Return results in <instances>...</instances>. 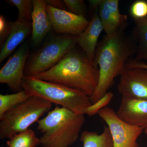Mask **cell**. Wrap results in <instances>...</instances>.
Here are the masks:
<instances>
[{
	"mask_svg": "<svg viewBox=\"0 0 147 147\" xmlns=\"http://www.w3.org/2000/svg\"><path fill=\"white\" fill-rule=\"evenodd\" d=\"M45 1L47 4L55 8L65 10L66 8H67L63 0H46Z\"/></svg>",
	"mask_w": 147,
	"mask_h": 147,
	"instance_id": "26",
	"label": "cell"
},
{
	"mask_svg": "<svg viewBox=\"0 0 147 147\" xmlns=\"http://www.w3.org/2000/svg\"><path fill=\"white\" fill-rule=\"evenodd\" d=\"M22 88L31 96L41 98L79 115L86 114V110L92 104L89 96L79 90L33 76H24Z\"/></svg>",
	"mask_w": 147,
	"mask_h": 147,
	"instance_id": "4",
	"label": "cell"
},
{
	"mask_svg": "<svg viewBox=\"0 0 147 147\" xmlns=\"http://www.w3.org/2000/svg\"><path fill=\"white\" fill-rule=\"evenodd\" d=\"M9 4L17 7L18 18L31 22L33 10V1L32 0H6Z\"/></svg>",
	"mask_w": 147,
	"mask_h": 147,
	"instance_id": "20",
	"label": "cell"
},
{
	"mask_svg": "<svg viewBox=\"0 0 147 147\" xmlns=\"http://www.w3.org/2000/svg\"><path fill=\"white\" fill-rule=\"evenodd\" d=\"M134 21L135 26L131 34L137 42V48L134 59L147 64V17Z\"/></svg>",
	"mask_w": 147,
	"mask_h": 147,
	"instance_id": "16",
	"label": "cell"
},
{
	"mask_svg": "<svg viewBox=\"0 0 147 147\" xmlns=\"http://www.w3.org/2000/svg\"><path fill=\"white\" fill-rule=\"evenodd\" d=\"M46 11L56 34H70L79 36L86 29L90 21L65 10L58 9L47 4Z\"/></svg>",
	"mask_w": 147,
	"mask_h": 147,
	"instance_id": "9",
	"label": "cell"
},
{
	"mask_svg": "<svg viewBox=\"0 0 147 147\" xmlns=\"http://www.w3.org/2000/svg\"><path fill=\"white\" fill-rule=\"evenodd\" d=\"M84 115L56 106L37 122L42 147H69L77 141L85 122Z\"/></svg>",
	"mask_w": 147,
	"mask_h": 147,
	"instance_id": "3",
	"label": "cell"
},
{
	"mask_svg": "<svg viewBox=\"0 0 147 147\" xmlns=\"http://www.w3.org/2000/svg\"><path fill=\"white\" fill-rule=\"evenodd\" d=\"M129 13L134 20L143 19L147 17V1L137 0L131 4Z\"/></svg>",
	"mask_w": 147,
	"mask_h": 147,
	"instance_id": "21",
	"label": "cell"
},
{
	"mask_svg": "<svg viewBox=\"0 0 147 147\" xmlns=\"http://www.w3.org/2000/svg\"><path fill=\"white\" fill-rule=\"evenodd\" d=\"M6 143L9 147H36L40 141L33 130L28 129L14 135Z\"/></svg>",
	"mask_w": 147,
	"mask_h": 147,
	"instance_id": "18",
	"label": "cell"
},
{
	"mask_svg": "<svg viewBox=\"0 0 147 147\" xmlns=\"http://www.w3.org/2000/svg\"><path fill=\"white\" fill-rule=\"evenodd\" d=\"M52 103L38 96H32L5 113L0 118V139H10L26 131L37 122L51 109Z\"/></svg>",
	"mask_w": 147,
	"mask_h": 147,
	"instance_id": "5",
	"label": "cell"
},
{
	"mask_svg": "<svg viewBox=\"0 0 147 147\" xmlns=\"http://www.w3.org/2000/svg\"><path fill=\"white\" fill-rule=\"evenodd\" d=\"M117 89L122 97L147 99V69L125 67Z\"/></svg>",
	"mask_w": 147,
	"mask_h": 147,
	"instance_id": "11",
	"label": "cell"
},
{
	"mask_svg": "<svg viewBox=\"0 0 147 147\" xmlns=\"http://www.w3.org/2000/svg\"><path fill=\"white\" fill-rule=\"evenodd\" d=\"M80 140L83 147H113V139L109 129L104 126L102 133L85 130L82 132Z\"/></svg>",
	"mask_w": 147,
	"mask_h": 147,
	"instance_id": "17",
	"label": "cell"
},
{
	"mask_svg": "<svg viewBox=\"0 0 147 147\" xmlns=\"http://www.w3.org/2000/svg\"><path fill=\"white\" fill-rule=\"evenodd\" d=\"M79 36L55 34L27 60L25 76H33L53 67L69 51L76 47Z\"/></svg>",
	"mask_w": 147,
	"mask_h": 147,
	"instance_id": "6",
	"label": "cell"
},
{
	"mask_svg": "<svg viewBox=\"0 0 147 147\" xmlns=\"http://www.w3.org/2000/svg\"><path fill=\"white\" fill-rule=\"evenodd\" d=\"M145 132L146 134H147V128L146 129H145Z\"/></svg>",
	"mask_w": 147,
	"mask_h": 147,
	"instance_id": "27",
	"label": "cell"
},
{
	"mask_svg": "<svg viewBox=\"0 0 147 147\" xmlns=\"http://www.w3.org/2000/svg\"><path fill=\"white\" fill-rule=\"evenodd\" d=\"M125 67L128 68H142L147 69V64L142 61H137L133 59H130L127 61Z\"/></svg>",
	"mask_w": 147,
	"mask_h": 147,
	"instance_id": "25",
	"label": "cell"
},
{
	"mask_svg": "<svg viewBox=\"0 0 147 147\" xmlns=\"http://www.w3.org/2000/svg\"><path fill=\"white\" fill-rule=\"evenodd\" d=\"M31 96L25 90L14 94H0V118L5 113Z\"/></svg>",
	"mask_w": 147,
	"mask_h": 147,
	"instance_id": "19",
	"label": "cell"
},
{
	"mask_svg": "<svg viewBox=\"0 0 147 147\" xmlns=\"http://www.w3.org/2000/svg\"><path fill=\"white\" fill-rule=\"evenodd\" d=\"M117 116L132 126L147 128V99L122 97Z\"/></svg>",
	"mask_w": 147,
	"mask_h": 147,
	"instance_id": "12",
	"label": "cell"
},
{
	"mask_svg": "<svg viewBox=\"0 0 147 147\" xmlns=\"http://www.w3.org/2000/svg\"><path fill=\"white\" fill-rule=\"evenodd\" d=\"M32 15L31 40L35 46L39 45L52 30V26L47 13V3L44 0H33Z\"/></svg>",
	"mask_w": 147,
	"mask_h": 147,
	"instance_id": "13",
	"label": "cell"
},
{
	"mask_svg": "<svg viewBox=\"0 0 147 147\" xmlns=\"http://www.w3.org/2000/svg\"><path fill=\"white\" fill-rule=\"evenodd\" d=\"M11 30L10 22H8L3 15L0 16V45H3L7 38Z\"/></svg>",
	"mask_w": 147,
	"mask_h": 147,
	"instance_id": "24",
	"label": "cell"
},
{
	"mask_svg": "<svg viewBox=\"0 0 147 147\" xmlns=\"http://www.w3.org/2000/svg\"><path fill=\"white\" fill-rule=\"evenodd\" d=\"M98 115L107 125L113 139V147H138L137 139L144 130L121 120L112 108L105 107Z\"/></svg>",
	"mask_w": 147,
	"mask_h": 147,
	"instance_id": "7",
	"label": "cell"
},
{
	"mask_svg": "<svg viewBox=\"0 0 147 147\" xmlns=\"http://www.w3.org/2000/svg\"><path fill=\"white\" fill-rule=\"evenodd\" d=\"M90 6L97 10L105 35L110 36L126 28L128 16L119 9V0H90Z\"/></svg>",
	"mask_w": 147,
	"mask_h": 147,
	"instance_id": "10",
	"label": "cell"
},
{
	"mask_svg": "<svg viewBox=\"0 0 147 147\" xmlns=\"http://www.w3.org/2000/svg\"><path fill=\"white\" fill-rule=\"evenodd\" d=\"M102 30L103 27L98 12L97 10H95L86 29L79 36L78 43L93 64L98 44V41Z\"/></svg>",
	"mask_w": 147,
	"mask_h": 147,
	"instance_id": "14",
	"label": "cell"
},
{
	"mask_svg": "<svg viewBox=\"0 0 147 147\" xmlns=\"http://www.w3.org/2000/svg\"><path fill=\"white\" fill-rule=\"evenodd\" d=\"M126 28L121 29L110 36L105 35L98 44L93 65L99 67V78L95 90L90 97L92 104L108 92L117 76H120L129 57L135 55L136 40Z\"/></svg>",
	"mask_w": 147,
	"mask_h": 147,
	"instance_id": "1",
	"label": "cell"
},
{
	"mask_svg": "<svg viewBox=\"0 0 147 147\" xmlns=\"http://www.w3.org/2000/svg\"><path fill=\"white\" fill-rule=\"evenodd\" d=\"M67 7L71 13L86 18L87 8L83 0H63Z\"/></svg>",
	"mask_w": 147,
	"mask_h": 147,
	"instance_id": "23",
	"label": "cell"
},
{
	"mask_svg": "<svg viewBox=\"0 0 147 147\" xmlns=\"http://www.w3.org/2000/svg\"><path fill=\"white\" fill-rule=\"evenodd\" d=\"M10 32L1 47V63L13 53L18 45L32 33V22L17 18L16 21L10 22Z\"/></svg>",
	"mask_w": 147,
	"mask_h": 147,
	"instance_id": "15",
	"label": "cell"
},
{
	"mask_svg": "<svg viewBox=\"0 0 147 147\" xmlns=\"http://www.w3.org/2000/svg\"><path fill=\"white\" fill-rule=\"evenodd\" d=\"M30 56L28 42L23 43L0 70V83L6 84L16 92L23 90L25 66Z\"/></svg>",
	"mask_w": 147,
	"mask_h": 147,
	"instance_id": "8",
	"label": "cell"
},
{
	"mask_svg": "<svg viewBox=\"0 0 147 147\" xmlns=\"http://www.w3.org/2000/svg\"><path fill=\"white\" fill-rule=\"evenodd\" d=\"M114 94L111 92H108L101 98L96 102L92 104L87 108L86 114L89 116L95 115L98 114L100 110L106 107L113 99Z\"/></svg>",
	"mask_w": 147,
	"mask_h": 147,
	"instance_id": "22",
	"label": "cell"
},
{
	"mask_svg": "<svg viewBox=\"0 0 147 147\" xmlns=\"http://www.w3.org/2000/svg\"><path fill=\"white\" fill-rule=\"evenodd\" d=\"M33 76L79 90L90 97L98 84L99 71L82 50L75 47L53 67Z\"/></svg>",
	"mask_w": 147,
	"mask_h": 147,
	"instance_id": "2",
	"label": "cell"
}]
</instances>
